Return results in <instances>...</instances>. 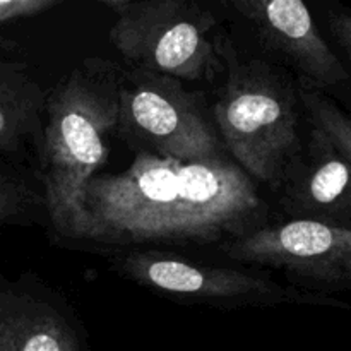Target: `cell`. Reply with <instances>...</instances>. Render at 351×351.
I'll return each instance as SVG.
<instances>
[{
    "label": "cell",
    "instance_id": "obj_6",
    "mask_svg": "<svg viewBox=\"0 0 351 351\" xmlns=\"http://www.w3.org/2000/svg\"><path fill=\"white\" fill-rule=\"evenodd\" d=\"M117 134L136 154L178 161L228 156L204 95L151 72H123Z\"/></svg>",
    "mask_w": 351,
    "mask_h": 351
},
{
    "label": "cell",
    "instance_id": "obj_11",
    "mask_svg": "<svg viewBox=\"0 0 351 351\" xmlns=\"http://www.w3.org/2000/svg\"><path fill=\"white\" fill-rule=\"evenodd\" d=\"M298 96L307 122L321 129L351 165V113L331 96L308 86L298 84Z\"/></svg>",
    "mask_w": 351,
    "mask_h": 351
},
{
    "label": "cell",
    "instance_id": "obj_4",
    "mask_svg": "<svg viewBox=\"0 0 351 351\" xmlns=\"http://www.w3.org/2000/svg\"><path fill=\"white\" fill-rule=\"evenodd\" d=\"M115 14L108 38L134 71L180 82L223 74L215 12L192 0H103Z\"/></svg>",
    "mask_w": 351,
    "mask_h": 351
},
{
    "label": "cell",
    "instance_id": "obj_10",
    "mask_svg": "<svg viewBox=\"0 0 351 351\" xmlns=\"http://www.w3.org/2000/svg\"><path fill=\"white\" fill-rule=\"evenodd\" d=\"M276 202L285 219L351 230V165L311 122L305 127L302 151L276 192Z\"/></svg>",
    "mask_w": 351,
    "mask_h": 351
},
{
    "label": "cell",
    "instance_id": "obj_12",
    "mask_svg": "<svg viewBox=\"0 0 351 351\" xmlns=\"http://www.w3.org/2000/svg\"><path fill=\"white\" fill-rule=\"evenodd\" d=\"M322 23L326 38L351 74V5L341 2H328L322 5Z\"/></svg>",
    "mask_w": 351,
    "mask_h": 351
},
{
    "label": "cell",
    "instance_id": "obj_1",
    "mask_svg": "<svg viewBox=\"0 0 351 351\" xmlns=\"http://www.w3.org/2000/svg\"><path fill=\"white\" fill-rule=\"evenodd\" d=\"M269 218L257 184L230 156L178 161L137 153L127 170L89 180L74 247L110 256L141 245H223Z\"/></svg>",
    "mask_w": 351,
    "mask_h": 351
},
{
    "label": "cell",
    "instance_id": "obj_3",
    "mask_svg": "<svg viewBox=\"0 0 351 351\" xmlns=\"http://www.w3.org/2000/svg\"><path fill=\"white\" fill-rule=\"evenodd\" d=\"M223 84L211 113L230 160L276 194L304 146V108L297 79L274 62L245 57L225 31L218 34Z\"/></svg>",
    "mask_w": 351,
    "mask_h": 351
},
{
    "label": "cell",
    "instance_id": "obj_2",
    "mask_svg": "<svg viewBox=\"0 0 351 351\" xmlns=\"http://www.w3.org/2000/svg\"><path fill=\"white\" fill-rule=\"evenodd\" d=\"M123 72L115 62L88 57L47 93L36 149L45 213L58 245L74 247L86 187L110 156Z\"/></svg>",
    "mask_w": 351,
    "mask_h": 351
},
{
    "label": "cell",
    "instance_id": "obj_7",
    "mask_svg": "<svg viewBox=\"0 0 351 351\" xmlns=\"http://www.w3.org/2000/svg\"><path fill=\"white\" fill-rule=\"evenodd\" d=\"M219 250L240 264L280 271L300 290L331 297L351 290V230L280 219L225 242Z\"/></svg>",
    "mask_w": 351,
    "mask_h": 351
},
{
    "label": "cell",
    "instance_id": "obj_8",
    "mask_svg": "<svg viewBox=\"0 0 351 351\" xmlns=\"http://www.w3.org/2000/svg\"><path fill=\"white\" fill-rule=\"evenodd\" d=\"M257 43L298 84L319 89L351 113V74L302 0H233Z\"/></svg>",
    "mask_w": 351,
    "mask_h": 351
},
{
    "label": "cell",
    "instance_id": "obj_13",
    "mask_svg": "<svg viewBox=\"0 0 351 351\" xmlns=\"http://www.w3.org/2000/svg\"><path fill=\"white\" fill-rule=\"evenodd\" d=\"M58 5H62V0H0V26L40 16Z\"/></svg>",
    "mask_w": 351,
    "mask_h": 351
},
{
    "label": "cell",
    "instance_id": "obj_9",
    "mask_svg": "<svg viewBox=\"0 0 351 351\" xmlns=\"http://www.w3.org/2000/svg\"><path fill=\"white\" fill-rule=\"evenodd\" d=\"M0 351H93L69 298L34 274L0 281Z\"/></svg>",
    "mask_w": 351,
    "mask_h": 351
},
{
    "label": "cell",
    "instance_id": "obj_5",
    "mask_svg": "<svg viewBox=\"0 0 351 351\" xmlns=\"http://www.w3.org/2000/svg\"><path fill=\"white\" fill-rule=\"evenodd\" d=\"M110 269L123 280L171 298L178 304L216 308H263L314 305L351 311V304L331 295L281 285L266 274L211 266L177 254L134 249L108 256Z\"/></svg>",
    "mask_w": 351,
    "mask_h": 351
}]
</instances>
